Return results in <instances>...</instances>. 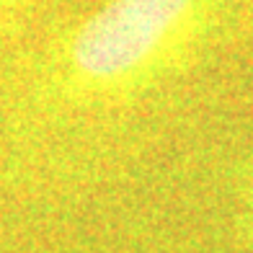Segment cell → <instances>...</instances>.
I'll use <instances>...</instances> for the list:
<instances>
[{"instance_id":"1","label":"cell","mask_w":253,"mask_h":253,"mask_svg":"<svg viewBox=\"0 0 253 253\" xmlns=\"http://www.w3.org/2000/svg\"><path fill=\"white\" fill-rule=\"evenodd\" d=\"M225 0H103L65 34L52 57L73 101H111L173 73L220 26Z\"/></svg>"},{"instance_id":"2","label":"cell","mask_w":253,"mask_h":253,"mask_svg":"<svg viewBox=\"0 0 253 253\" xmlns=\"http://www.w3.org/2000/svg\"><path fill=\"white\" fill-rule=\"evenodd\" d=\"M26 3L29 0H0V24H3L10 13H16L21 5H26Z\"/></svg>"},{"instance_id":"3","label":"cell","mask_w":253,"mask_h":253,"mask_svg":"<svg viewBox=\"0 0 253 253\" xmlns=\"http://www.w3.org/2000/svg\"><path fill=\"white\" fill-rule=\"evenodd\" d=\"M251 204H253V186H251Z\"/></svg>"}]
</instances>
